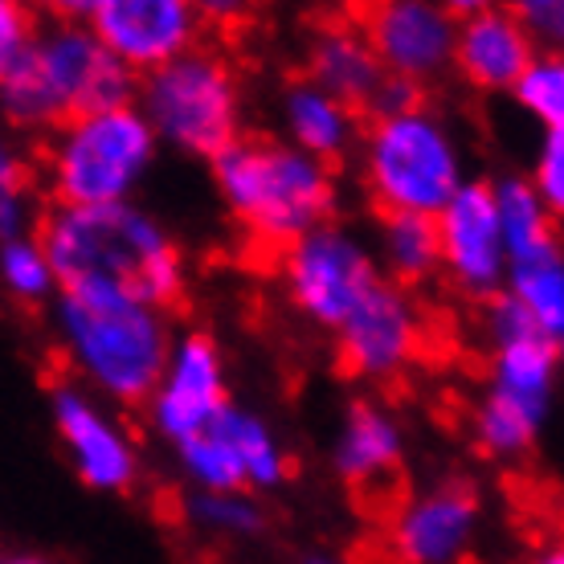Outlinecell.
<instances>
[{
  "label": "cell",
  "instance_id": "21",
  "mask_svg": "<svg viewBox=\"0 0 564 564\" xmlns=\"http://www.w3.org/2000/svg\"><path fill=\"white\" fill-rule=\"evenodd\" d=\"M209 430L234 451V458H238V466H241V479H246V491L250 495L270 491V487L286 482V475H291L286 446L274 437V430H270L258 413L241 410V405L229 401L226 410L209 422Z\"/></svg>",
  "mask_w": 564,
  "mask_h": 564
},
{
  "label": "cell",
  "instance_id": "22",
  "mask_svg": "<svg viewBox=\"0 0 564 564\" xmlns=\"http://www.w3.org/2000/svg\"><path fill=\"white\" fill-rule=\"evenodd\" d=\"M491 197H495V217H499V234H503V250H508V262H520V258L544 254V250H561V229L544 209V200L532 193V184L508 172L491 181Z\"/></svg>",
  "mask_w": 564,
  "mask_h": 564
},
{
  "label": "cell",
  "instance_id": "20",
  "mask_svg": "<svg viewBox=\"0 0 564 564\" xmlns=\"http://www.w3.org/2000/svg\"><path fill=\"white\" fill-rule=\"evenodd\" d=\"M561 381V344L544 336H528L487 356V393L511 401L516 410L549 422L552 397Z\"/></svg>",
  "mask_w": 564,
  "mask_h": 564
},
{
  "label": "cell",
  "instance_id": "3",
  "mask_svg": "<svg viewBox=\"0 0 564 564\" xmlns=\"http://www.w3.org/2000/svg\"><path fill=\"white\" fill-rule=\"evenodd\" d=\"M140 78L115 62L78 17H42L33 42L0 78V115L21 131L50 135L66 119L135 102Z\"/></svg>",
  "mask_w": 564,
  "mask_h": 564
},
{
  "label": "cell",
  "instance_id": "34",
  "mask_svg": "<svg viewBox=\"0 0 564 564\" xmlns=\"http://www.w3.org/2000/svg\"><path fill=\"white\" fill-rule=\"evenodd\" d=\"M523 33L532 37L540 54H561V33H564V4L561 0H523L511 9Z\"/></svg>",
  "mask_w": 564,
  "mask_h": 564
},
{
  "label": "cell",
  "instance_id": "29",
  "mask_svg": "<svg viewBox=\"0 0 564 564\" xmlns=\"http://www.w3.org/2000/svg\"><path fill=\"white\" fill-rule=\"evenodd\" d=\"M516 107L528 111L544 131L564 128V57L561 54H536L528 62V70L516 78L508 90Z\"/></svg>",
  "mask_w": 564,
  "mask_h": 564
},
{
  "label": "cell",
  "instance_id": "24",
  "mask_svg": "<svg viewBox=\"0 0 564 564\" xmlns=\"http://www.w3.org/2000/svg\"><path fill=\"white\" fill-rule=\"evenodd\" d=\"M381 274L397 286H425L437 279L434 217H381Z\"/></svg>",
  "mask_w": 564,
  "mask_h": 564
},
{
  "label": "cell",
  "instance_id": "16",
  "mask_svg": "<svg viewBox=\"0 0 564 564\" xmlns=\"http://www.w3.org/2000/svg\"><path fill=\"white\" fill-rule=\"evenodd\" d=\"M451 13L458 21L451 70L463 74L475 90L508 95L528 62L540 54L516 13L508 4H451Z\"/></svg>",
  "mask_w": 564,
  "mask_h": 564
},
{
  "label": "cell",
  "instance_id": "7",
  "mask_svg": "<svg viewBox=\"0 0 564 564\" xmlns=\"http://www.w3.org/2000/svg\"><path fill=\"white\" fill-rule=\"evenodd\" d=\"M135 111L152 128L155 143L184 155L217 160L246 135L241 128V78L226 54L197 45L140 78Z\"/></svg>",
  "mask_w": 564,
  "mask_h": 564
},
{
  "label": "cell",
  "instance_id": "1",
  "mask_svg": "<svg viewBox=\"0 0 564 564\" xmlns=\"http://www.w3.org/2000/svg\"><path fill=\"white\" fill-rule=\"evenodd\" d=\"M33 234L54 267L57 295L131 299L155 311L184 299V250L135 200L99 209L45 205Z\"/></svg>",
  "mask_w": 564,
  "mask_h": 564
},
{
  "label": "cell",
  "instance_id": "31",
  "mask_svg": "<svg viewBox=\"0 0 564 564\" xmlns=\"http://www.w3.org/2000/svg\"><path fill=\"white\" fill-rule=\"evenodd\" d=\"M532 184V193L544 200V209L552 217H561L564 209V131H544L532 160V172L523 176Z\"/></svg>",
  "mask_w": 564,
  "mask_h": 564
},
{
  "label": "cell",
  "instance_id": "17",
  "mask_svg": "<svg viewBox=\"0 0 564 564\" xmlns=\"http://www.w3.org/2000/svg\"><path fill=\"white\" fill-rule=\"evenodd\" d=\"M311 86L327 90L332 99L348 102L365 115L377 99V90L384 86V70L372 45H368L365 29L356 21V13L348 17H327L311 29L307 37V74Z\"/></svg>",
  "mask_w": 564,
  "mask_h": 564
},
{
  "label": "cell",
  "instance_id": "18",
  "mask_svg": "<svg viewBox=\"0 0 564 564\" xmlns=\"http://www.w3.org/2000/svg\"><path fill=\"white\" fill-rule=\"evenodd\" d=\"M405 458V434L381 401H352L344 410L336 446H332V466L348 487H381L401 470Z\"/></svg>",
  "mask_w": 564,
  "mask_h": 564
},
{
  "label": "cell",
  "instance_id": "11",
  "mask_svg": "<svg viewBox=\"0 0 564 564\" xmlns=\"http://www.w3.org/2000/svg\"><path fill=\"white\" fill-rule=\"evenodd\" d=\"M437 229V279L451 282L466 303H487L508 282V250L495 217L491 181H470L434 217Z\"/></svg>",
  "mask_w": 564,
  "mask_h": 564
},
{
  "label": "cell",
  "instance_id": "37",
  "mask_svg": "<svg viewBox=\"0 0 564 564\" xmlns=\"http://www.w3.org/2000/svg\"><path fill=\"white\" fill-rule=\"evenodd\" d=\"M303 564H344V561H336V556H307Z\"/></svg>",
  "mask_w": 564,
  "mask_h": 564
},
{
  "label": "cell",
  "instance_id": "26",
  "mask_svg": "<svg viewBox=\"0 0 564 564\" xmlns=\"http://www.w3.org/2000/svg\"><path fill=\"white\" fill-rule=\"evenodd\" d=\"M37 217V164L0 140V241L33 234Z\"/></svg>",
  "mask_w": 564,
  "mask_h": 564
},
{
  "label": "cell",
  "instance_id": "30",
  "mask_svg": "<svg viewBox=\"0 0 564 564\" xmlns=\"http://www.w3.org/2000/svg\"><path fill=\"white\" fill-rule=\"evenodd\" d=\"M188 520L213 532V536H258L267 528V511L250 491L197 495L188 499Z\"/></svg>",
  "mask_w": 564,
  "mask_h": 564
},
{
  "label": "cell",
  "instance_id": "12",
  "mask_svg": "<svg viewBox=\"0 0 564 564\" xmlns=\"http://www.w3.org/2000/svg\"><path fill=\"white\" fill-rule=\"evenodd\" d=\"M50 413L83 487L99 495H128L140 482V446L99 397L78 384H57L50 393Z\"/></svg>",
  "mask_w": 564,
  "mask_h": 564
},
{
  "label": "cell",
  "instance_id": "8",
  "mask_svg": "<svg viewBox=\"0 0 564 564\" xmlns=\"http://www.w3.org/2000/svg\"><path fill=\"white\" fill-rule=\"evenodd\" d=\"M279 279L291 307L307 324L336 336L352 311L384 282L381 262L356 229L344 221L311 229L279 254Z\"/></svg>",
  "mask_w": 564,
  "mask_h": 564
},
{
  "label": "cell",
  "instance_id": "13",
  "mask_svg": "<svg viewBox=\"0 0 564 564\" xmlns=\"http://www.w3.org/2000/svg\"><path fill=\"white\" fill-rule=\"evenodd\" d=\"M384 78L425 90L451 70L454 57V13L434 0H384L356 13Z\"/></svg>",
  "mask_w": 564,
  "mask_h": 564
},
{
  "label": "cell",
  "instance_id": "33",
  "mask_svg": "<svg viewBox=\"0 0 564 564\" xmlns=\"http://www.w3.org/2000/svg\"><path fill=\"white\" fill-rule=\"evenodd\" d=\"M42 13L29 9L21 0H0V78L13 70V62L25 54V45L33 42Z\"/></svg>",
  "mask_w": 564,
  "mask_h": 564
},
{
  "label": "cell",
  "instance_id": "28",
  "mask_svg": "<svg viewBox=\"0 0 564 564\" xmlns=\"http://www.w3.org/2000/svg\"><path fill=\"white\" fill-rule=\"evenodd\" d=\"M176 458H181L184 479L193 482L197 495H226V491H246V479H241V466L234 458L221 437L213 434L209 425L200 434L176 442Z\"/></svg>",
  "mask_w": 564,
  "mask_h": 564
},
{
  "label": "cell",
  "instance_id": "32",
  "mask_svg": "<svg viewBox=\"0 0 564 564\" xmlns=\"http://www.w3.org/2000/svg\"><path fill=\"white\" fill-rule=\"evenodd\" d=\"M482 336H487V348H503V344H516V339L540 336L532 319L523 315V307L508 291H499L495 299L482 303Z\"/></svg>",
  "mask_w": 564,
  "mask_h": 564
},
{
  "label": "cell",
  "instance_id": "23",
  "mask_svg": "<svg viewBox=\"0 0 564 564\" xmlns=\"http://www.w3.org/2000/svg\"><path fill=\"white\" fill-rule=\"evenodd\" d=\"M523 315L532 319L540 336L561 344L564 339V254L561 250H544V254L508 262V282H503Z\"/></svg>",
  "mask_w": 564,
  "mask_h": 564
},
{
  "label": "cell",
  "instance_id": "19",
  "mask_svg": "<svg viewBox=\"0 0 564 564\" xmlns=\"http://www.w3.org/2000/svg\"><path fill=\"white\" fill-rule=\"evenodd\" d=\"M282 128H286L282 143H291L311 160H324L327 169H336L356 152L360 131H365V115L348 102L332 99L319 86H311L307 78H299L282 95Z\"/></svg>",
  "mask_w": 564,
  "mask_h": 564
},
{
  "label": "cell",
  "instance_id": "36",
  "mask_svg": "<svg viewBox=\"0 0 564 564\" xmlns=\"http://www.w3.org/2000/svg\"><path fill=\"white\" fill-rule=\"evenodd\" d=\"M528 564H564V549L561 544H549V549H540Z\"/></svg>",
  "mask_w": 564,
  "mask_h": 564
},
{
  "label": "cell",
  "instance_id": "35",
  "mask_svg": "<svg viewBox=\"0 0 564 564\" xmlns=\"http://www.w3.org/2000/svg\"><path fill=\"white\" fill-rule=\"evenodd\" d=\"M0 564H62V561L45 556V552H17V556H0Z\"/></svg>",
  "mask_w": 564,
  "mask_h": 564
},
{
  "label": "cell",
  "instance_id": "9",
  "mask_svg": "<svg viewBox=\"0 0 564 564\" xmlns=\"http://www.w3.org/2000/svg\"><path fill=\"white\" fill-rule=\"evenodd\" d=\"M54 13L78 17L95 42L135 78L169 66L200 45L205 17L193 0H78Z\"/></svg>",
  "mask_w": 564,
  "mask_h": 564
},
{
  "label": "cell",
  "instance_id": "15",
  "mask_svg": "<svg viewBox=\"0 0 564 564\" xmlns=\"http://www.w3.org/2000/svg\"><path fill=\"white\" fill-rule=\"evenodd\" d=\"M482 499L463 479L410 495L389 520V552L397 564H458L479 532Z\"/></svg>",
  "mask_w": 564,
  "mask_h": 564
},
{
  "label": "cell",
  "instance_id": "25",
  "mask_svg": "<svg viewBox=\"0 0 564 564\" xmlns=\"http://www.w3.org/2000/svg\"><path fill=\"white\" fill-rule=\"evenodd\" d=\"M544 425L549 422L516 410L511 401L495 393H482V401L475 405V442L487 458H499V463H516V458L536 451Z\"/></svg>",
  "mask_w": 564,
  "mask_h": 564
},
{
  "label": "cell",
  "instance_id": "10",
  "mask_svg": "<svg viewBox=\"0 0 564 564\" xmlns=\"http://www.w3.org/2000/svg\"><path fill=\"white\" fill-rule=\"evenodd\" d=\"M336 365L356 381H401L430 348V319L413 291L384 279L336 336Z\"/></svg>",
  "mask_w": 564,
  "mask_h": 564
},
{
  "label": "cell",
  "instance_id": "5",
  "mask_svg": "<svg viewBox=\"0 0 564 564\" xmlns=\"http://www.w3.org/2000/svg\"><path fill=\"white\" fill-rule=\"evenodd\" d=\"M356 169L381 217H437L470 181L454 128L425 102L365 119Z\"/></svg>",
  "mask_w": 564,
  "mask_h": 564
},
{
  "label": "cell",
  "instance_id": "27",
  "mask_svg": "<svg viewBox=\"0 0 564 564\" xmlns=\"http://www.w3.org/2000/svg\"><path fill=\"white\" fill-rule=\"evenodd\" d=\"M0 286H4V295L25 303V307H42V303L57 299L54 267H50L37 234L0 241Z\"/></svg>",
  "mask_w": 564,
  "mask_h": 564
},
{
  "label": "cell",
  "instance_id": "4",
  "mask_svg": "<svg viewBox=\"0 0 564 564\" xmlns=\"http://www.w3.org/2000/svg\"><path fill=\"white\" fill-rule=\"evenodd\" d=\"M54 332L78 389L123 410L148 405L176 339L169 311L107 295H57Z\"/></svg>",
  "mask_w": 564,
  "mask_h": 564
},
{
  "label": "cell",
  "instance_id": "2",
  "mask_svg": "<svg viewBox=\"0 0 564 564\" xmlns=\"http://www.w3.org/2000/svg\"><path fill=\"white\" fill-rule=\"evenodd\" d=\"M217 197L250 246L282 254L291 241L336 221L339 172L270 135H241L209 164Z\"/></svg>",
  "mask_w": 564,
  "mask_h": 564
},
{
  "label": "cell",
  "instance_id": "6",
  "mask_svg": "<svg viewBox=\"0 0 564 564\" xmlns=\"http://www.w3.org/2000/svg\"><path fill=\"white\" fill-rule=\"evenodd\" d=\"M160 143L143 115L131 107L90 111L66 119L42 143L37 184H45L50 205L99 209L135 200V188L152 172Z\"/></svg>",
  "mask_w": 564,
  "mask_h": 564
},
{
  "label": "cell",
  "instance_id": "14",
  "mask_svg": "<svg viewBox=\"0 0 564 564\" xmlns=\"http://www.w3.org/2000/svg\"><path fill=\"white\" fill-rule=\"evenodd\" d=\"M226 405L229 389L221 344L209 332H184L172 339L164 372H160V381L143 405L155 434L176 446L184 437L200 434Z\"/></svg>",
  "mask_w": 564,
  "mask_h": 564
}]
</instances>
